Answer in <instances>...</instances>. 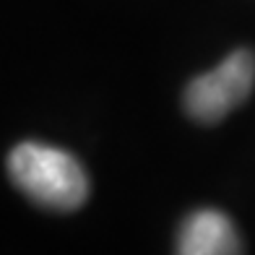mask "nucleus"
Returning <instances> with one entry per match:
<instances>
[{
    "label": "nucleus",
    "instance_id": "f03ea898",
    "mask_svg": "<svg viewBox=\"0 0 255 255\" xmlns=\"http://www.w3.org/2000/svg\"><path fill=\"white\" fill-rule=\"evenodd\" d=\"M255 86V55L250 50L229 52L214 71L195 76L182 91V107L195 123L216 125L232 110L245 104Z\"/></svg>",
    "mask_w": 255,
    "mask_h": 255
},
{
    "label": "nucleus",
    "instance_id": "f257e3e1",
    "mask_svg": "<svg viewBox=\"0 0 255 255\" xmlns=\"http://www.w3.org/2000/svg\"><path fill=\"white\" fill-rule=\"evenodd\" d=\"M8 177L16 188L47 211L71 214L89 198L84 164L60 146L24 141L8 154Z\"/></svg>",
    "mask_w": 255,
    "mask_h": 255
},
{
    "label": "nucleus",
    "instance_id": "7ed1b4c3",
    "mask_svg": "<svg viewBox=\"0 0 255 255\" xmlns=\"http://www.w3.org/2000/svg\"><path fill=\"white\" fill-rule=\"evenodd\" d=\"M175 255H242V237L224 211L195 208L177 229Z\"/></svg>",
    "mask_w": 255,
    "mask_h": 255
}]
</instances>
